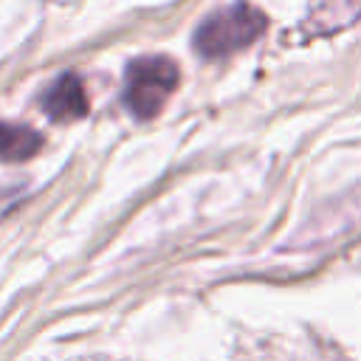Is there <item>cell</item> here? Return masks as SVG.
Listing matches in <instances>:
<instances>
[{
    "label": "cell",
    "mask_w": 361,
    "mask_h": 361,
    "mask_svg": "<svg viewBox=\"0 0 361 361\" xmlns=\"http://www.w3.org/2000/svg\"><path fill=\"white\" fill-rule=\"evenodd\" d=\"M268 17L248 0H237L226 8L212 11L192 34V45L203 59H220L248 48L265 31Z\"/></svg>",
    "instance_id": "obj_1"
},
{
    "label": "cell",
    "mask_w": 361,
    "mask_h": 361,
    "mask_svg": "<svg viewBox=\"0 0 361 361\" xmlns=\"http://www.w3.org/2000/svg\"><path fill=\"white\" fill-rule=\"evenodd\" d=\"M178 79H180L178 65L169 56L149 54L133 59L124 73V90H121L124 107L141 121L158 116V110L178 87Z\"/></svg>",
    "instance_id": "obj_2"
},
{
    "label": "cell",
    "mask_w": 361,
    "mask_h": 361,
    "mask_svg": "<svg viewBox=\"0 0 361 361\" xmlns=\"http://www.w3.org/2000/svg\"><path fill=\"white\" fill-rule=\"evenodd\" d=\"M42 104L54 121H76L85 118L90 110L85 85L76 73H62L56 82H51V87L42 96Z\"/></svg>",
    "instance_id": "obj_3"
},
{
    "label": "cell",
    "mask_w": 361,
    "mask_h": 361,
    "mask_svg": "<svg viewBox=\"0 0 361 361\" xmlns=\"http://www.w3.org/2000/svg\"><path fill=\"white\" fill-rule=\"evenodd\" d=\"M39 147H42V138L37 130L25 124L0 121V161H25L37 155Z\"/></svg>",
    "instance_id": "obj_4"
}]
</instances>
